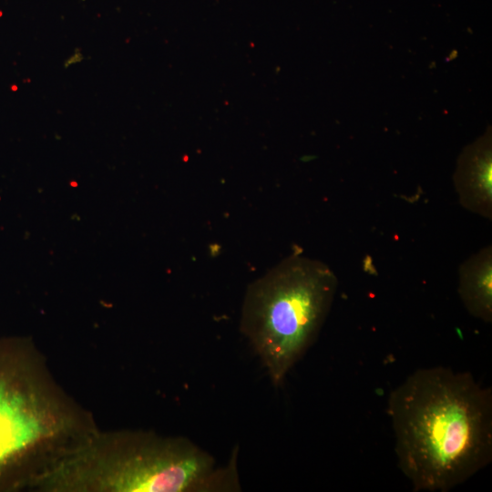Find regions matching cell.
<instances>
[{
  "label": "cell",
  "mask_w": 492,
  "mask_h": 492,
  "mask_svg": "<svg viewBox=\"0 0 492 492\" xmlns=\"http://www.w3.org/2000/svg\"><path fill=\"white\" fill-rule=\"evenodd\" d=\"M460 204L476 214L491 220L492 162L490 138L469 147L459 159L454 178Z\"/></svg>",
  "instance_id": "5b68a950"
},
{
  "label": "cell",
  "mask_w": 492,
  "mask_h": 492,
  "mask_svg": "<svg viewBox=\"0 0 492 492\" xmlns=\"http://www.w3.org/2000/svg\"><path fill=\"white\" fill-rule=\"evenodd\" d=\"M387 412L415 491H449L492 460V392L468 372L417 369L390 394Z\"/></svg>",
  "instance_id": "6da1fadb"
},
{
  "label": "cell",
  "mask_w": 492,
  "mask_h": 492,
  "mask_svg": "<svg viewBox=\"0 0 492 492\" xmlns=\"http://www.w3.org/2000/svg\"><path fill=\"white\" fill-rule=\"evenodd\" d=\"M208 453L185 437L149 432H89L61 447L28 480L52 492H198Z\"/></svg>",
  "instance_id": "7a4b0ae2"
},
{
  "label": "cell",
  "mask_w": 492,
  "mask_h": 492,
  "mask_svg": "<svg viewBox=\"0 0 492 492\" xmlns=\"http://www.w3.org/2000/svg\"><path fill=\"white\" fill-rule=\"evenodd\" d=\"M75 425L33 349L0 342V488L24 483L27 464L60 445Z\"/></svg>",
  "instance_id": "277c9868"
},
{
  "label": "cell",
  "mask_w": 492,
  "mask_h": 492,
  "mask_svg": "<svg viewBox=\"0 0 492 492\" xmlns=\"http://www.w3.org/2000/svg\"><path fill=\"white\" fill-rule=\"evenodd\" d=\"M337 284L325 263L292 255L249 285L240 327L273 385L314 342Z\"/></svg>",
  "instance_id": "3957f363"
},
{
  "label": "cell",
  "mask_w": 492,
  "mask_h": 492,
  "mask_svg": "<svg viewBox=\"0 0 492 492\" xmlns=\"http://www.w3.org/2000/svg\"><path fill=\"white\" fill-rule=\"evenodd\" d=\"M458 294L474 317L492 321V250L487 246L465 261L459 268Z\"/></svg>",
  "instance_id": "8992f818"
}]
</instances>
